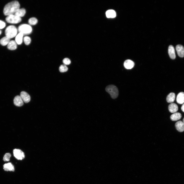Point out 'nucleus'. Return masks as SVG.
I'll return each instance as SVG.
<instances>
[{
	"mask_svg": "<svg viewBox=\"0 0 184 184\" xmlns=\"http://www.w3.org/2000/svg\"><path fill=\"white\" fill-rule=\"evenodd\" d=\"M20 5L17 1H15L6 4L3 9V13L6 16L13 15L20 8Z\"/></svg>",
	"mask_w": 184,
	"mask_h": 184,
	"instance_id": "f257e3e1",
	"label": "nucleus"
},
{
	"mask_svg": "<svg viewBox=\"0 0 184 184\" xmlns=\"http://www.w3.org/2000/svg\"><path fill=\"white\" fill-rule=\"evenodd\" d=\"M105 90L110 94L112 98L115 99L118 97V90L115 86L112 85H109L106 87Z\"/></svg>",
	"mask_w": 184,
	"mask_h": 184,
	"instance_id": "f03ea898",
	"label": "nucleus"
},
{
	"mask_svg": "<svg viewBox=\"0 0 184 184\" xmlns=\"http://www.w3.org/2000/svg\"><path fill=\"white\" fill-rule=\"evenodd\" d=\"M17 32V28L13 25H10L8 26L5 31L6 36L10 39L16 36Z\"/></svg>",
	"mask_w": 184,
	"mask_h": 184,
	"instance_id": "7ed1b4c3",
	"label": "nucleus"
},
{
	"mask_svg": "<svg viewBox=\"0 0 184 184\" xmlns=\"http://www.w3.org/2000/svg\"><path fill=\"white\" fill-rule=\"evenodd\" d=\"M18 29L19 32L22 33L24 35L29 34L32 31V28L30 25L25 24L20 25Z\"/></svg>",
	"mask_w": 184,
	"mask_h": 184,
	"instance_id": "20e7f679",
	"label": "nucleus"
},
{
	"mask_svg": "<svg viewBox=\"0 0 184 184\" xmlns=\"http://www.w3.org/2000/svg\"><path fill=\"white\" fill-rule=\"evenodd\" d=\"M6 21L10 23L16 24L20 22L21 19L20 17L15 15H8L6 18Z\"/></svg>",
	"mask_w": 184,
	"mask_h": 184,
	"instance_id": "39448f33",
	"label": "nucleus"
},
{
	"mask_svg": "<svg viewBox=\"0 0 184 184\" xmlns=\"http://www.w3.org/2000/svg\"><path fill=\"white\" fill-rule=\"evenodd\" d=\"M13 153L14 156L18 160H21L25 158V155L24 153L19 149H14Z\"/></svg>",
	"mask_w": 184,
	"mask_h": 184,
	"instance_id": "423d86ee",
	"label": "nucleus"
},
{
	"mask_svg": "<svg viewBox=\"0 0 184 184\" xmlns=\"http://www.w3.org/2000/svg\"><path fill=\"white\" fill-rule=\"evenodd\" d=\"M20 96L23 102L27 103L30 101V97L29 95L25 91H21L20 94Z\"/></svg>",
	"mask_w": 184,
	"mask_h": 184,
	"instance_id": "0eeeda50",
	"label": "nucleus"
},
{
	"mask_svg": "<svg viewBox=\"0 0 184 184\" xmlns=\"http://www.w3.org/2000/svg\"><path fill=\"white\" fill-rule=\"evenodd\" d=\"M13 101L14 104L17 106H21L24 104V102L20 96H16L14 99Z\"/></svg>",
	"mask_w": 184,
	"mask_h": 184,
	"instance_id": "6e6552de",
	"label": "nucleus"
},
{
	"mask_svg": "<svg viewBox=\"0 0 184 184\" xmlns=\"http://www.w3.org/2000/svg\"><path fill=\"white\" fill-rule=\"evenodd\" d=\"M176 49L178 55L180 57L184 56V48L181 45H178L176 47Z\"/></svg>",
	"mask_w": 184,
	"mask_h": 184,
	"instance_id": "1a4fd4ad",
	"label": "nucleus"
},
{
	"mask_svg": "<svg viewBox=\"0 0 184 184\" xmlns=\"http://www.w3.org/2000/svg\"><path fill=\"white\" fill-rule=\"evenodd\" d=\"M175 126L177 130L180 132L184 131V124L181 121L177 122L175 124Z\"/></svg>",
	"mask_w": 184,
	"mask_h": 184,
	"instance_id": "9d476101",
	"label": "nucleus"
},
{
	"mask_svg": "<svg viewBox=\"0 0 184 184\" xmlns=\"http://www.w3.org/2000/svg\"><path fill=\"white\" fill-rule=\"evenodd\" d=\"M134 65V62L130 60H126L124 63V67L127 69H129L132 68Z\"/></svg>",
	"mask_w": 184,
	"mask_h": 184,
	"instance_id": "9b49d317",
	"label": "nucleus"
},
{
	"mask_svg": "<svg viewBox=\"0 0 184 184\" xmlns=\"http://www.w3.org/2000/svg\"><path fill=\"white\" fill-rule=\"evenodd\" d=\"M168 53L170 57L172 59L176 58V55L174 48L172 45H170L168 48Z\"/></svg>",
	"mask_w": 184,
	"mask_h": 184,
	"instance_id": "f8f14e48",
	"label": "nucleus"
},
{
	"mask_svg": "<svg viewBox=\"0 0 184 184\" xmlns=\"http://www.w3.org/2000/svg\"><path fill=\"white\" fill-rule=\"evenodd\" d=\"M3 166V169L5 171H14V166L11 163L5 164Z\"/></svg>",
	"mask_w": 184,
	"mask_h": 184,
	"instance_id": "ddd939ff",
	"label": "nucleus"
},
{
	"mask_svg": "<svg viewBox=\"0 0 184 184\" xmlns=\"http://www.w3.org/2000/svg\"><path fill=\"white\" fill-rule=\"evenodd\" d=\"M176 101L178 103L182 104L184 103V93L181 92L177 95Z\"/></svg>",
	"mask_w": 184,
	"mask_h": 184,
	"instance_id": "4468645a",
	"label": "nucleus"
},
{
	"mask_svg": "<svg viewBox=\"0 0 184 184\" xmlns=\"http://www.w3.org/2000/svg\"><path fill=\"white\" fill-rule=\"evenodd\" d=\"M168 109L170 112L174 113L178 111V107L176 104L174 103H171L169 105Z\"/></svg>",
	"mask_w": 184,
	"mask_h": 184,
	"instance_id": "2eb2a0df",
	"label": "nucleus"
},
{
	"mask_svg": "<svg viewBox=\"0 0 184 184\" xmlns=\"http://www.w3.org/2000/svg\"><path fill=\"white\" fill-rule=\"evenodd\" d=\"M17 47V44L14 40L10 41L7 44L8 49L10 50H14L16 49Z\"/></svg>",
	"mask_w": 184,
	"mask_h": 184,
	"instance_id": "dca6fc26",
	"label": "nucleus"
},
{
	"mask_svg": "<svg viewBox=\"0 0 184 184\" xmlns=\"http://www.w3.org/2000/svg\"><path fill=\"white\" fill-rule=\"evenodd\" d=\"M182 117L181 114L179 112H175L170 116V118L173 121H176L180 119Z\"/></svg>",
	"mask_w": 184,
	"mask_h": 184,
	"instance_id": "f3484780",
	"label": "nucleus"
},
{
	"mask_svg": "<svg viewBox=\"0 0 184 184\" xmlns=\"http://www.w3.org/2000/svg\"><path fill=\"white\" fill-rule=\"evenodd\" d=\"M106 15L108 18H114L116 16V13L114 10L110 9L106 12Z\"/></svg>",
	"mask_w": 184,
	"mask_h": 184,
	"instance_id": "a211bd4d",
	"label": "nucleus"
},
{
	"mask_svg": "<svg viewBox=\"0 0 184 184\" xmlns=\"http://www.w3.org/2000/svg\"><path fill=\"white\" fill-rule=\"evenodd\" d=\"M24 34L21 33H19L16 36L15 38V41L18 44H21L22 41Z\"/></svg>",
	"mask_w": 184,
	"mask_h": 184,
	"instance_id": "6ab92c4d",
	"label": "nucleus"
},
{
	"mask_svg": "<svg viewBox=\"0 0 184 184\" xmlns=\"http://www.w3.org/2000/svg\"><path fill=\"white\" fill-rule=\"evenodd\" d=\"M175 97V94L173 93H169L166 98L167 102L168 103H172L174 102Z\"/></svg>",
	"mask_w": 184,
	"mask_h": 184,
	"instance_id": "aec40b11",
	"label": "nucleus"
},
{
	"mask_svg": "<svg viewBox=\"0 0 184 184\" xmlns=\"http://www.w3.org/2000/svg\"><path fill=\"white\" fill-rule=\"evenodd\" d=\"M26 13V11L25 9L22 8L19 9L15 13V15L21 17L24 16Z\"/></svg>",
	"mask_w": 184,
	"mask_h": 184,
	"instance_id": "412c9836",
	"label": "nucleus"
},
{
	"mask_svg": "<svg viewBox=\"0 0 184 184\" xmlns=\"http://www.w3.org/2000/svg\"><path fill=\"white\" fill-rule=\"evenodd\" d=\"M10 41V39L6 36L3 37L0 40V43L3 46L7 45Z\"/></svg>",
	"mask_w": 184,
	"mask_h": 184,
	"instance_id": "4be33fe9",
	"label": "nucleus"
},
{
	"mask_svg": "<svg viewBox=\"0 0 184 184\" xmlns=\"http://www.w3.org/2000/svg\"><path fill=\"white\" fill-rule=\"evenodd\" d=\"M37 19L35 17H32L30 18L28 20V22L29 24L31 25H36L38 22Z\"/></svg>",
	"mask_w": 184,
	"mask_h": 184,
	"instance_id": "5701e85b",
	"label": "nucleus"
},
{
	"mask_svg": "<svg viewBox=\"0 0 184 184\" xmlns=\"http://www.w3.org/2000/svg\"><path fill=\"white\" fill-rule=\"evenodd\" d=\"M68 70L67 67L64 64L62 65L59 67V70L61 72H66Z\"/></svg>",
	"mask_w": 184,
	"mask_h": 184,
	"instance_id": "b1692460",
	"label": "nucleus"
},
{
	"mask_svg": "<svg viewBox=\"0 0 184 184\" xmlns=\"http://www.w3.org/2000/svg\"><path fill=\"white\" fill-rule=\"evenodd\" d=\"M24 41L26 45H29L31 42V40L29 37L26 36L24 38Z\"/></svg>",
	"mask_w": 184,
	"mask_h": 184,
	"instance_id": "393cba45",
	"label": "nucleus"
},
{
	"mask_svg": "<svg viewBox=\"0 0 184 184\" xmlns=\"http://www.w3.org/2000/svg\"><path fill=\"white\" fill-rule=\"evenodd\" d=\"M11 156V155L9 153H6L4 155L3 160L5 162L9 161Z\"/></svg>",
	"mask_w": 184,
	"mask_h": 184,
	"instance_id": "a878e982",
	"label": "nucleus"
},
{
	"mask_svg": "<svg viewBox=\"0 0 184 184\" xmlns=\"http://www.w3.org/2000/svg\"><path fill=\"white\" fill-rule=\"evenodd\" d=\"M63 63L65 65H68L71 63L70 60L67 58H65L63 59Z\"/></svg>",
	"mask_w": 184,
	"mask_h": 184,
	"instance_id": "bb28decb",
	"label": "nucleus"
},
{
	"mask_svg": "<svg viewBox=\"0 0 184 184\" xmlns=\"http://www.w3.org/2000/svg\"><path fill=\"white\" fill-rule=\"evenodd\" d=\"M5 26V23L4 21L0 20V29L3 28Z\"/></svg>",
	"mask_w": 184,
	"mask_h": 184,
	"instance_id": "cd10ccee",
	"label": "nucleus"
},
{
	"mask_svg": "<svg viewBox=\"0 0 184 184\" xmlns=\"http://www.w3.org/2000/svg\"><path fill=\"white\" fill-rule=\"evenodd\" d=\"M181 108L182 111L184 112V103L182 105Z\"/></svg>",
	"mask_w": 184,
	"mask_h": 184,
	"instance_id": "c85d7f7f",
	"label": "nucleus"
},
{
	"mask_svg": "<svg viewBox=\"0 0 184 184\" xmlns=\"http://www.w3.org/2000/svg\"><path fill=\"white\" fill-rule=\"evenodd\" d=\"M183 124H184V118H183Z\"/></svg>",
	"mask_w": 184,
	"mask_h": 184,
	"instance_id": "c756f323",
	"label": "nucleus"
},
{
	"mask_svg": "<svg viewBox=\"0 0 184 184\" xmlns=\"http://www.w3.org/2000/svg\"><path fill=\"white\" fill-rule=\"evenodd\" d=\"M2 33V31L1 30H0V35Z\"/></svg>",
	"mask_w": 184,
	"mask_h": 184,
	"instance_id": "7c9ffc66",
	"label": "nucleus"
}]
</instances>
